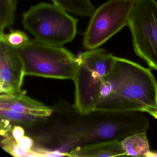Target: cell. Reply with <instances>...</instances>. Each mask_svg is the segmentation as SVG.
Here are the masks:
<instances>
[{
  "instance_id": "6da1fadb",
  "label": "cell",
  "mask_w": 157,
  "mask_h": 157,
  "mask_svg": "<svg viewBox=\"0 0 157 157\" xmlns=\"http://www.w3.org/2000/svg\"><path fill=\"white\" fill-rule=\"evenodd\" d=\"M98 111L146 112L157 120V82L151 71L115 56L94 108L93 112Z\"/></svg>"
},
{
  "instance_id": "7a4b0ae2",
  "label": "cell",
  "mask_w": 157,
  "mask_h": 157,
  "mask_svg": "<svg viewBox=\"0 0 157 157\" xmlns=\"http://www.w3.org/2000/svg\"><path fill=\"white\" fill-rule=\"evenodd\" d=\"M25 75L58 79H73L78 57L63 47L30 39L23 46L14 48Z\"/></svg>"
},
{
  "instance_id": "3957f363",
  "label": "cell",
  "mask_w": 157,
  "mask_h": 157,
  "mask_svg": "<svg viewBox=\"0 0 157 157\" xmlns=\"http://www.w3.org/2000/svg\"><path fill=\"white\" fill-rule=\"evenodd\" d=\"M78 21L56 5L42 2L23 15L22 24L34 39L50 45L63 46L75 38Z\"/></svg>"
},
{
  "instance_id": "277c9868",
  "label": "cell",
  "mask_w": 157,
  "mask_h": 157,
  "mask_svg": "<svg viewBox=\"0 0 157 157\" xmlns=\"http://www.w3.org/2000/svg\"><path fill=\"white\" fill-rule=\"evenodd\" d=\"M135 2L109 0L96 9L84 33L83 47L87 50L99 48L128 26Z\"/></svg>"
},
{
  "instance_id": "5b68a950",
  "label": "cell",
  "mask_w": 157,
  "mask_h": 157,
  "mask_svg": "<svg viewBox=\"0 0 157 157\" xmlns=\"http://www.w3.org/2000/svg\"><path fill=\"white\" fill-rule=\"evenodd\" d=\"M128 26L136 55L157 71V2L137 0L129 17Z\"/></svg>"
},
{
  "instance_id": "8992f818",
  "label": "cell",
  "mask_w": 157,
  "mask_h": 157,
  "mask_svg": "<svg viewBox=\"0 0 157 157\" xmlns=\"http://www.w3.org/2000/svg\"><path fill=\"white\" fill-rule=\"evenodd\" d=\"M88 56L85 52L78 57V65L72 79L75 86V108L81 115L93 112L105 78Z\"/></svg>"
},
{
  "instance_id": "52a82bcc",
  "label": "cell",
  "mask_w": 157,
  "mask_h": 157,
  "mask_svg": "<svg viewBox=\"0 0 157 157\" xmlns=\"http://www.w3.org/2000/svg\"><path fill=\"white\" fill-rule=\"evenodd\" d=\"M25 76L23 65L14 48L0 42L1 94L21 92Z\"/></svg>"
},
{
  "instance_id": "ba28073f",
  "label": "cell",
  "mask_w": 157,
  "mask_h": 157,
  "mask_svg": "<svg viewBox=\"0 0 157 157\" xmlns=\"http://www.w3.org/2000/svg\"><path fill=\"white\" fill-rule=\"evenodd\" d=\"M0 109L13 110L45 119L53 113L51 108L30 98L23 91L15 94H1Z\"/></svg>"
},
{
  "instance_id": "9c48e42d",
  "label": "cell",
  "mask_w": 157,
  "mask_h": 157,
  "mask_svg": "<svg viewBox=\"0 0 157 157\" xmlns=\"http://www.w3.org/2000/svg\"><path fill=\"white\" fill-rule=\"evenodd\" d=\"M71 157H116L125 156L122 142L119 140L102 141L78 147L68 153Z\"/></svg>"
},
{
  "instance_id": "30bf717a",
  "label": "cell",
  "mask_w": 157,
  "mask_h": 157,
  "mask_svg": "<svg viewBox=\"0 0 157 157\" xmlns=\"http://www.w3.org/2000/svg\"><path fill=\"white\" fill-rule=\"evenodd\" d=\"M121 142L125 156L146 157L150 151L146 131L130 135Z\"/></svg>"
},
{
  "instance_id": "8fae6325",
  "label": "cell",
  "mask_w": 157,
  "mask_h": 157,
  "mask_svg": "<svg viewBox=\"0 0 157 157\" xmlns=\"http://www.w3.org/2000/svg\"><path fill=\"white\" fill-rule=\"evenodd\" d=\"M53 4L71 14L91 17L96 9L90 0H51Z\"/></svg>"
},
{
  "instance_id": "7c38bea8",
  "label": "cell",
  "mask_w": 157,
  "mask_h": 157,
  "mask_svg": "<svg viewBox=\"0 0 157 157\" xmlns=\"http://www.w3.org/2000/svg\"><path fill=\"white\" fill-rule=\"evenodd\" d=\"M17 4V0H0V33L14 24Z\"/></svg>"
},
{
  "instance_id": "4fadbf2b",
  "label": "cell",
  "mask_w": 157,
  "mask_h": 157,
  "mask_svg": "<svg viewBox=\"0 0 157 157\" xmlns=\"http://www.w3.org/2000/svg\"><path fill=\"white\" fill-rule=\"evenodd\" d=\"M10 131L1 132L3 136L1 140V147L4 151L14 157H40L37 151L33 150L28 151L22 149L12 134L10 135Z\"/></svg>"
},
{
  "instance_id": "5bb4252c",
  "label": "cell",
  "mask_w": 157,
  "mask_h": 157,
  "mask_svg": "<svg viewBox=\"0 0 157 157\" xmlns=\"http://www.w3.org/2000/svg\"><path fill=\"white\" fill-rule=\"evenodd\" d=\"M0 116L1 119L14 121L26 126H31L37 122L46 119L22 113L13 110L2 109H0Z\"/></svg>"
},
{
  "instance_id": "9a60e30c",
  "label": "cell",
  "mask_w": 157,
  "mask_h": 157,
  "mask_svg": "<svg viewBox=\"0 0 157 157\" xmlns=\"http://www.w3.org/2000/svg\"><path fill=\"white\" fill-rule=\"evenodd\" d=\"M30 40L28 35L20 30H11L8 33H0V42H3L15 48L23 46Z\"/></svg>"
},
{
  "instance_id": "2e32d148",
  "label": "cell",
  "mask_w": 157,
  "mask_h": 157,
  "mask_svg": "<svg viewBox=\"0 0 157 157\" xmlns=\"http://www.w3.org/2000/svg\"><path fill=\"white\" fill-rule=\"evenodd\" d=\"M17 143L22 149L26 151H32L34 142L33 140L30 137L24 136L17 141Z\"/></svg>"
},
{
  "instance_id": "e0dca14e",
  "label": "cell",
  "mask_w": 157,
  "mask_h": 157,
  "mask_svg": "<svg viewBox=\"0 0 157 157\" xmlns=\"http://www.w3.org/2000/svg\"><path fill=\"white\" fill-rule=\"evenodd\" d=\"M11 134L16 141H18L25 136V130L20 126H15L12 129Z\"/></svg>"
},
{
  "instance_id": "ac0fdd59",
  "label": "cell",
  "mask_w": 157,
  "mask_h": 157,
  "mask_svg": "<svg viewBox=\"0 0 157 157\" xmlns=\"http://www.w3.org/2000/svg\"><path fill=\"white\" fill-rule=\"evenodd\" d=\"M146 157H157V152H152L150 151Z\"/></svg>"
},
{
  "instance_id": "d6986e66",
  "label": "cell",
  "mask_w": 157,
  "mask_h": 157,
  "mask_svg": "<svg viewBox=\"0 0 157 157\" xmlns=\"http://www.w3.org/2000/svg\"><path fill=\"white\" fill-rule=\"evenodd\" d=\"M128 1H136L137 0H128Z\"/></svg>"
}]
</instances>
